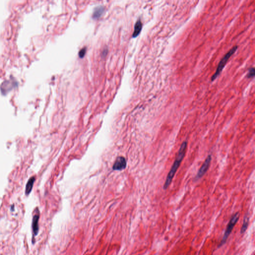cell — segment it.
<instances>
[{"label":"cell","mask_w":255,"mask_h":255,"mask_svg":"<svg viewBox=\"0 0 255 255\" xmlns=\"http://www.w3.org/2000/svg\"><path fill=\"white\" fill-rule=\"evenodd\" d=\"M186 148H187V142H183L180 146V149L179 150V153L176 157V159L174 162V164H173V166L171 167L170 171L169 172L168 176H167L165 183L164 185V189L166 190L170 185L171 181L173 180V178L175 175V173L178 170L182 160L185 156Z\"/></svg>","instance_id":"1"},{"label":"cell","mask_w":255,"mask_h":255,"mask_svg":"<svg viewBox=\"0 0 255 255\" xmlns=\"http://www.w3.org/2000/svg\"><path fill=\"white\" fill-rule=\"evenodd\" d=\"M237 49H238V46H235L224 56L220 61L219 62L215 72L214 74H213L212 77L211 78V81H214L217 78V77L220 75L223 68H224L225 66H226L227 62L228 61V59L230 58V57H231L233 54L235 53Z\"/></svg>","instance_id":"2"},{"label":"cell","mask_w":255,"mask_h":255,"mask_svg":"<svg viewBox=\"0 0 255 255\" xmlns=\"http://www.w3.org/2000/svg\"><path fill=\"white\" fill-rule=\"evenodd\" d=\"M239 217H240V214H239V212L235 213L234 215L232 216V217L231 218L229 222L228 223V225H227V228H226V229L223 238H222V240H221L220 243L219 247L223 245H224V244L226 243V242L227 239H228V237L229 236L231 233L232 232V230H233V228H234V226L235 225L237 222H238V220H239Z\"/></svg>","instance_id":"3"},{"label":"cell","mask_w":255,"mask_h":255,"mask_svg":"<svg viewBox=\"0 0 255 255\" xmlns=\"http://www.w3.org/2000/svg\"><path fill=\"white\" fill-rule=\"evenodd\" d=\"M211 160V156L210 155H209L206 158V159L205 160L204 164H202V166L199 169V172L197 173V175H196L197 179H200V178H202V176L204 175L206 173V171L209 169Z\"/></svg>","instance_id":"4"},{"label":"cell","mask_w":255,"mask_h":255,"mask_svg":"<svg viewBox=\"0 0 255 255\" xmlns=\"http://www.w3.org/2000/svg\"><path fill=\"white\" fill-rule=\"evenodd\" d=\"M126 166V161L125 159L123 157H119L116 159L113 168L114 170H120L124 169Z\"/></svg>","instance_id":"5"},{"label":"cell","mask_w":255,"mask_h":255,"mask_svg":"<svg viewBox=\"0 0 255 255\" xmlns=\"http://www.w3.org/2000/svg\"><path fill=\"white\" fill-rule=\"evenodd\" d=\"M40 218V214L37 210V213H36V214L33 216V219H32V231H33V236L37 235L38 232V220Z\"/></svg>","instance_id":"6"},{"label":"cell","mask_w":255,"mask_h":255,"mask_svg":"<svg viewBox=\"0 0 255 255\" xmlns=\"http://www.w3.org/2000/svg\"><path fill=\"white\" fill-rule=\"evenodd\" d=\"M104 10H105L104 7L102 6L97 7L93 13L92 16L94 19H98L101 17V16L103 14Z\"/></svg>","instance_id":"7"},{"label":"cell","mask_w":255,"mask_h":255,"mask_svg":"<svg viewBox=\"0 0 255 255\" xmlns=\"http://www.w3.org/2000/svg\"><path fill=\"white\" fill-rule=\"evenodd\" d=\"M142 26H143V25H142V23L140 21V20H138L137 22L135 23V25L134 31L132 35L133 37H137V36L139 35L140 31L142 30Z\"/></svg>","instance_id":"8"},{"label":"cell","mask_w":255,"mask_h":255,"mask_svg":"<svg viewBox=\"0 0 255 255\" xmlns=\"http://www.w3.org/2000/svg\"><path fill=\"white\" fill-rule=\"evenodd\" d=\"M35 178L34 177L31 178L27 182L26 187V194L27 195L29 194L32 190L33 184L35 182Z\"/></svg>","instance_id":"9"},{"label":"cell","mask_w":255,"mask_h":255,"mask_svg":"<svg viewBox=\"0 0 255 255\" xmlns=\"http://www.w3.org/2000/svg\"><path fill=\"white\" fill-rule=\"evenodd\" d=\"M248 224H249V218L247 216H246L244 218L243 225L242 226L241 229V233L243 234L245 232L247 229L248 228Z\"/></svg>","instance_id":"10"},{"label":"cell","mask_w":255,"mask_h":255,"mask_svg":"<svg viewBox=\"0 0 255 255\" xmlns=\"http://www.w3.org/2000/svg\"><path fill=\"white\" fill-rule=\"evenodd\" d=\"M254 76H255V69L252 67V68L249 69V73H248V75H247V77L249 78H251L254 77Z\"/></svg>","instance_id":"11"},{"label":"cell","mask_w":255,"mask_h":255,"mask_svg":"<svg viewBox=\"0 0 255 255\" xmlns=\"http://www.w3.org/2000/svg\"><path fill=\"white\" fill-rule=\"evenodd\" d=\"M86 51V47H83L82 48L79 52V56L80 58H82L85 56V53Z\"/></svg>","instance_id":"12"}]
</instances>
